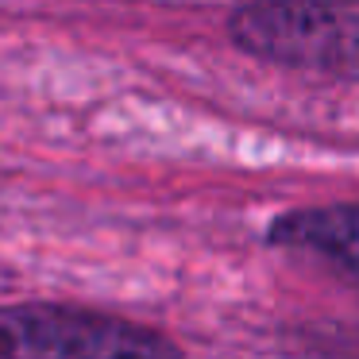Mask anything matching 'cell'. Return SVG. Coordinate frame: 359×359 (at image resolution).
I'll use <instances>...</instances> for the list:
<instances>
[{
	"label": "cell",
	"instance_id": "cell-3",
	"mask_svg": "<svg viewBox=\"0 0 359 359\" xmlns=\"http://www.w3.org/2000/svg\"><path fill=\"white\" fill-rule=\"evenodd\" d=\"M271 243L317 251L359 282V205L294 209L271 224Z\"/></svg>",
	"mask_w": 359,
	"mask_h": 359
},
{
	"label": "cell",
	"instance_id": "cell-2",
	"mask_svg": "<svg viewBox=\"0 0 359 359\" xmlns=\"http://www.w3.org/2000/svg\"><path fill=\"white\" fill-rule=\"evenodd\" d=\"M0 359H182L170 336L78 305H0Z\"/></svg>",
	"mask_w": 359,
	"mask_h": 359
},
{
	"label": "cell",
	"instance_id": "cell-1",
	"mask_svg": "<svg viewBox=\"0 0 359 359\" xmlns=\"http://www.w3.org/2000/svg\"><path fill=\"white\" fill-rule=\"evenodd\" d=\"M228 35L286 70H359V0H248L228 16Z\"/></svg>",
	"mask_w": 359,
	"mask_h": 359
}]
</instances>
